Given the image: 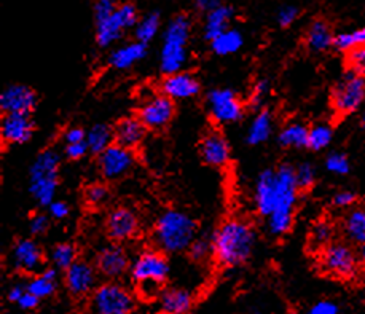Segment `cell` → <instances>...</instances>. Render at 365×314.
<instances>
[{
	"mask_svg": "<svg viewBox=\"0 0 365 314\" xmlns=\"http://www.w3.org/2000/svg\"><path fill=\"white\" fill-rule=\"evenodd\" d=\"M26 290L32 293V295H36L38 300L53 295L56 290V271L51 268L45 270L42 275L34 278L32 281L26 285Z\"/></svg>",
	"mask_w": 365,
	"mask_h": 314,
	"instance_id": "f546056e",
	"label": "cell"
},
{
	"mask_svg": "<svg viewBox=\"0 0 365 314\" xmlns=\"http://www.w3.org/2000/svg\"><path fill=\"white\" fill-rule=\"evenodd\" d=\"M334 36L332 31L326 21L322 19H316V21L309 26L307 34V45L309 50L313 51H324L329 46L334 45Z\"/></svg>",
	"mask_w": 365,
	"mask_h": 314,
	"instance_id": "d4e9b609",
	"label": "cell"
},
{
	"mask_svg": "<svg viewBox=\"0 0 365 314\" xmlns=\"http://www.w3.org/2000/svg\"><path fill=\"white\" fill-rule=\"evenodd\" d=\"M96 266L104 276L118 278L128 268V257L120 245H109L98 254Z\"/></svg>",
	"mask_w": 365,
	"mask_h": 314,
	"instance_id": "d6986e66",
	"label": "cell"
},
{
	"mask_svg": "<svg viewBox=\"0 0 365 314\" xmlns=\"http://www.w3.org/2000/svg\"><path fill=\"white\" fill-rule=\"evenodd\" d=\"M308 136H309V129L307 126L300 125V123H292L282 129L279 133V144L282 147H295V148H302V147H308Z\"/></svg>",
	"mask_w": 365,
	"mask_h": 314,
	"instance_id": "1f68e13d",
	"label": "cell"
},
{
	"mask_svg": "<svg viewBox=\"0 0 365 314\" xmlns=\"http://www.w3.org/2000/svg\"><path fill=\"white\" fill-rule=\"evenodd\" d=\"M207 104L217 123H233L242 115L241 101L232 90H212L207 94Z\"/></svg>",
	"mask_w": 365,
	"mask_h": 314,
	"instance_id": "9c48e42d",
	"label": "cell"
},
{
	"mask_svg": "<svg viewBox=\"0 0 365 314\" xmlns=\"http://www.w3.org/2000/svg\"><path fill=\"white\" fill-rule=\"evenodd\" d=\"M311 238H313V243L316 245L327 244L330 238H332V227H330V225L326 223V222H319L314 227Z\"/></svg>",
	"mask_w": 365,
	"mask_h": 314,
	"instance_id": "7bdbcfd3",
	"label": "cell"
},
{
	"mask_svg": "<svg viewBox=\"0 0 365 314\" xmlns=\"http://www.w3.org/2000/svg\"><path fill=\"white\" fill-rule=\"evenodd\" d=\"M190 26H192L190 18L184 15V13H182V15L174 16L173 21L169 23L168 29L165 32L163 42L185 46L188 36H190Z\"/></svg>",
	"mask_w": 365,
	"mask_h": 314,
	"instance_id": "83f0119b",
	"label": "cell"
},
{
	"mask_svg": "<svg viewBox=\"0 0 365 314\" xmlns=\"http://www.w3.org/2000/svg\"><path fill=\"white\" fill-rule=\"evenodd\" d=\"M272 128H273L272 113L268 111H262L254 118L251 128H249L247 142L251 146L262 144V142H265L269 138V134H272Z\"/></svg>",
	"mask_w": 365,
	"mask_h": 314,
	"instance_id": "f1b7e54d",
	"label": "cell"
},
{
	"mask_svg": "<svg viewBox=\"0 0 365 314\" xmlns=\"http://www.w3.org/2000/svg\"><path fill=\"white\" fill-rule=\"evenodd\" d=\"M299 13H300V10L297 9V6H292V5L282 6V9L278 11V23L282 27H287L295 21L297 16H299Z\"/></svg>",
	"mask_w": 365,
	"mask_h": 314,
	"instance_id": "bcb514c9",
	"label": "cell"
},
{
	"mask_svg": "<svg viewBox=\"0 0 365 314\" xmlns=\"http://www.w3.org/2000/svg\"><path fill=\"white\" fill-rule=\"evenodd\" d=\"M359 257H361V260L365 263V244L364 245H361V250H359Z\"/></svg>",
	"mask_w": 365,
	"mask_h": 314,
	"instance_id": "680465c9",
	"label": "cell"
},
{
	"mask_svg": "<svg viewBox=\"0 0 365 314\" xmlns=\"http://www.w3.org/2000/svg\"><path fill=\"white\" fill-rule=\"evenodd\" d=\"M125 31V26L121 24L120 18L117 15V10H115L113 15L110 18L106 19H98L96 21V40L99 46H106L112 45L115 40H118L121 37V34Z\"/></svg>",
	"mask_w": 365,
	"mask_h": 314,
	"instance_id": "cb8c5ba5",
	"label": "cell"
},
{
	"mask_svg": "<svg viewBox=\"0 0 365 314\" xmlns=\"http://www.w3.org/2000/svg\"><path fill=\"white\" fill-rule=\"evenodd\" d=\"M115 10H117V5H115L112 0H99V2L94 5V16H96V21L98 19L110 18Z\"/></svg>",
	"mask_w": 365,
	"mask_h": 314,
	"instance_id": "f6af8a7d",
	"label": "cell"
},
{
	"mask_svg": "<svg viewBox=\"0 0 365 314\" xmlns=\"http://www.w3.org/2000/svg\"><path fill=\"white\" fill-rule=\"evenodd\" d=\"M133 279L140 284L142 290L152 289L153 293L157 290L158 284L166 279L169 273V265L166 258L155 250H145L138 257L133 265Z\"/></svg>",
	"mask_w": 365,
	"mask_h": 314,
	"instance_id": "8992f818",
	"label": "cell"
},
{
	"mask_svg": "<svg viewBox=\"0 0 365 314\" xmlns=\"http://www.w3.org/2000/svg\"><path fill=\"white\" fill-rule=\"evenodd\" d=\"M51 258L58 268L69 270L76 263V248L72 244H59L53 249Z\"/></svg>",
	"mask_w": 365,
	"mask_h": 314,
	"instance_id": "74e56055",
	"label": "cell"
},
{
	"mask_svg": "<svg viewBox=\"0 0 365 314\" xmlns=\"http://www.w3.org/2000/svg\"><path fill=\"white\" fill-rule=\"evenodd\" d=\"M346 63L349 67V72L361 78H365V46H357V49L351 50L348 53Z\"/></svg>",
	"mask_w": 365,
	"mask_h": 314,
	"instance_id": "f35d334b",
	"label": "cell"
},
{
	"mask_svg": "<svg viewBox=\"0 0 365 314\" xmlns=\"http://www.w3.org/2000/svg\"><path fill=\"white\" fill-rule=\"evenodd\" d=\"M161 90L169 99H188L200 93V83L193 75L178 72L168 75L163 83H161Z\"/></svg>",
	"mask_w": 365,
	"mask_h": 314,
	"instance_id": "2e32d148",
	"label": "cell"
},
{
	"mask_svg": "<svg viewBox=\"0 0 365 314\" xmlns=\"http://www.w3.org/2000/svg\"><path fill=\"white\" fill-rule=\"evenodd\" d=\"M254 243V230L246 222L228 221L214 233L212 250L219 263L238 266L251 255Z\"/></svg>",
	"mask_w": 365,
	"mask_h": 314,
	"instance_id": "6da1fadb",
	"label": "cell"
},
{
	"mask_svg": "<svg viewBox=\"0 0 365 314\" xmlns=\"http://www.w3.org/2000/svg\"><path fill=\"white\" fill-rule=\"evenodd\" d=\"M50 214L55 218H64L67 214H69V206L63 201H55L50 206Z\"/></svg>",
	"mask_w": 365,
	"mask_h": 314,
	"instance_id": "11a10c76",
	"label": "cell"
},
{
	"mask_svg": "<svg viewBox=\"0 0 365 314\" xmlns=\"http://www.w3.org/2000/svg\"><path fill=\"white\" fill-rule=\"evenodd\" d=\"M326 168L334 174H348L349 161L343 153H330L326 160Z\"/></svg>",
	"mask_w": 365,
	"mask_h": 314,
	"instance_id": "60d3db41",
	"label": "cell"
},
{
	"mask_svg": "<svg viewBox=\"0 0 365 314\" xmlns=\"http://www.w3.org/2000/svg\"><path fill=\"white\" fill-rule=\"evenodd\" d=\"M197 223L179 211H166L161 214L155 227V240L168 252H179L190 248Z\"/></svg>",
	"mask_w": 365,
	"mask_h": 314,
	"instance_id": "3957f363",
	"label": "cell"
},
{
	"mask_svg": "<svg viewBox=\"0 0 365 314\" xmlns=\"http://www.w3.org/2000/svg\"><path fill=\"white\" fill-rule=\"evenodd\" d=\"M356 200V195L353 192H340L334 196V204L338 208H346L353 204Z\"/></svg>",
	"mask_w": 365,
	"mask_h": 314,
	"instance_id": "db71d44e",
	"label": "cell"
},
{
	"mask_svg": "<svg viewBox=\"0 0 365 314\" xmlns=\"http://www.w3.org/2000/svg\"><path fill=\"white\" fill-rule=\"evenodd\" d=\"M99 169L106 179H120L134 165V155L130 148L112 144L99 155Z\"/></svg>",
	"mask_w": 365,
	"mask_h": 314,
	"instance_id": "30bf717a",
	"label": "cell"
},
{
	"mask_svg": "<svg viewBox=\"0 0 365 314\" xmlns=\"http://www.w3.org/2000/svg\"><path fill=\"white\" fill-rule=\"evenodd\" d=\"M295 179H297V187L302 190H307L314 183L316 173L314 168L309 165V163H303L299 168L295 169Z\"/></svg>",
	"mask_w": 365,
	"mask_h": 314,
	"instance_id": "ab89813d",
	"label": "cell"
},
{
	"mask_svg": "<svg viewBox=\"0 0 365 314\" xmlns=\"http://www.w3.org/2000/svg\"><path fill=\"white\" fill-rule=\"evenodd\" d=\"M292 314H295V313H292Z\"/></svg>",
	"mask_w": 365,
	"mask_h": 314,
	"instance_id": "6125c7cd",
	"label": "cell"
},
{
	"mask_svg": "<svg viewBox=\"0 0 365 314\" xmlns=\"http://www.w3.org/2000/svg\"><path fill=\"white\" fill-rule=\"evenodd\" d=\"M193 305V297L190 292L171 289L161 293L160 308L163 314H187Z\"/></svg>",
	"mask_w": 365,
	"mask_h": 314,
	"instance_id": "7402d4cb",
	"label": "cell"
},
{
	"mask_svg": "<svg viewBox=\"0 0 365 314\" xmlns=\"http://www.w3.org/2000/svg\"><path fill=\"white\" fill-rule=\"evenodd\" d=\"M307 314H338V306L329 300H322L311 306Z\"/></svg>",
	"mask_w": 365,
	"mask_h": 314,
	"instance_id": "c3c4849f",
	"label": "cell"
},
{
	"mask_svg": "<svg viewBox=\"0 0 365 314\" xmlns=\"http://www.w3.org/2000/svg\"><path fill=\"white\" fill-rule=\"evenodd\" d=\"M185 46L163 42V49H161V71L165 74H178L182 69V66L185 64Z\"/></svg>",
	"mask_w": 365,
	"mask_h": 314,
	"instance_id": "484cf974",
	"label": "cell"
},
{
	"mask_svg": "<svg viewBox=\"0 0 365 314\" xmlns=\"http://www.w3.org/2000/svg\"><path fill=\"white\" fill-rule=\"evenodd\" d=\"M59 156L53 150L40 153L31 168V193L40 206H51L58 187Z\"/></svg>",
	"mask_w": 365,
	"mask_h": 314,
	"instance_id": "277c9868",
	"label": "cell"
},
{
	"mask_svg": "<svg viewBox=\"0 0 365 314\" xmlns=\"http://www.w3.org/2000/svg\"><path fill=\"white\" fill-rule=\"evenodd\" d=\"M361 125L365 128V111H364V113H362V117H361Z\"/></svg>",
	"mask_w": 365,
	"mask_h": 314,
	"instance_id": "91938a15",
	"label": "cell"
},
{
	"mask_svg": "<svg viewBox=\"0 0 365 314\" xmlns=\"http://www.w3.org/2000/svg\"><path fill=\"white\" fill-rule=\"evenodd\" d=\"M297 190H299V187H297L295 168L290 165H281L276 169L274 213L268 217V227L273 235L286 233L292 227Z\"/></svg>",
	"mask_w": 365,
	"mask_h": 314,
	"instance_id": "7a4b0ae2",
	"label": "cell"
},
{
	"mask_svg": "<svg viewBox=\"0 0 365 314\" xmlns=\"http://www.w3.org/2000/svg\"><path fill=\"white\" fill-rule=\"evenodd\" d=\"M160 29V15L157 11L148 13L147 16L140 19L136 26V31H134V36H136L139 44L147 45V42L155 37V34Z\"/></svg>",
	"mask_w": 365,
	"mask_h": 314,
	"instance_id": "e575fe53",
	"label": "cell"
},
{
	"mask_svg": "<svg viewBox=\"0 0 365 314\" xmlns=\"http://www.w3.org/2000/svg\"><path fill=\"white\" fill-rule=\"evenodd\" d=\"M66 284L72 295H86L96 284V273L90 263L78 260L66 271Z\"/></svg>",
	"mask_w": 365,
	"mask_h": 314,
	"instance_id": "9a60e30c",
	"label": "cell"
},
{
	"mask_svg": "<svg viewBox=\"0 0 365 314\" xmlns=\"http://www.w3.org/2000/svg\"><path fill=\"white\" fill-rule=\"evenodd\" d=\"M48 228V218L43 214L34 216L31 218V233L32 235H42Z\"/></svg>",
	"mask_w": 365,
	"mask_h": 314,
	"instance_id": "681fc988",
	"label": "cell"
},
{
	"mask_svg": "<svg viewBox=\"0 0 365 314\" xmlns=\"http://www.w3.org/2000/svg\"><path fill=\"white\" fill-rule=\"evenodd\" d=\"M88 144H86V141L85 142H80V144H71V146H67L66 147V155L69 156L71 160H78V158H82V156L88 152Z\"/></svg>",
	"mask_w": 365,
	"mask_h": 314,
	"instance_id": "816d5d0a",
	"label": "cell"
},
{
	"mask_svg": "<svg viewBox=\"0 0 365 314\" xmlns=\"http://www.w3.org/2000/svg\"><path fill=\"white\" fill-rule=\"evenodd\" d=\"M211 248L212 245L206 240H197L192 243V245L188 249H190V255L195 258V260H201V258H205L207 255V252L211 250Z\"/></svg>",
	"mask_w": 365,
	"mask_h": 314,
	"instance_id": "7dc6e473",
	"label": "cell"
},
{
	"mask_svg": "<svg viewBox=\"0 0 365 314\" xmlns=\"http://www.w3.org/2000/svg\"><path fill=\"white\" fill-rule=\"evenodd\" d=\"M322 268L329 275L336 278H353L357 270V258L354 252L344 244H332L327 245L326 250L322 252Z\"/></svg>",
	"mask_w": 365,
	"mask_h": 314,
	"instance_id": "ba28073f",
	"label": "cell"
},
{
	"mask_svg": "<svg viewBox=\"0 0 365 314\" xmlns=\"http://www.w3.org/2000/svg\"><path fill=\"white\" fill-rule=\"evenodd\" d=\"M138 227L139 222L136 214L126 208L115 209L107 217V233L115 241L130 240L136 235Z\"/></svg>",
	"mask_w": 365,
	"mask_h": 314,
	"instance_id": "4fadbf2b",
	"label": "cell"
},
{
	"mask_svg": "<svg viewBox=\"0 0 365 314\" xmlns=\"http://www.w3.org/2000/svg\"><path fill=\"white\" fill-rule=\"evenodd\" d=\"M134 298L123 285L107 283L93 292L90 300L91 314H131Z\"/></svg>",
	"mask_w": 365,
	"mask_h": 314,
	"instance_id": "5b68a950",
	"label": "cell"
},
{
	"mask_svg": "<svg viewBox=\"0 0 365 314\" xmlns=\"http://www.w3.org/2000/svg\"><path fill=\"white\" fill-rule=\"evenodd\" d=\"M334 46L340 51H351L357 49V46H365V27L357 29L354 32L340 34L334 39Z\"/></svg>",
	"mask_w": 365,
	"mask_h": 314,
	"instance_id": "d590c367",
	"label": "cell"
},
{
	"mask_svg": "<svg viewBox=\"0 0 365 314\" xmlns=\"http://www.w3.org/2000/svg\"><path fill=\"white\" fill-rule=\"evenodd\" d=\"M34 125L29 115L10 113L2 121V139L9 144H23L31 139Z\"/></svg>",
	"mask_w": 365,
	"mask_h": 314,
	"instance_id": "ac0fdd59",
	"label": "cell"
},
{
	"mask_svg": "<svg viewBox=\"0 0 365 314\" xmlns=\"http://www.w3.org/2000/svg\"><path fill=\"white\" fill-rule=\"evenodd\" d=\"M147 49L144 44H130L126 46H121V49L115 50L110 54L109 63L117 67V69H126V67H131L133 64H136L138 61H140L142 58L145 56Z\"/></svg>",
	"mask_w": 365,
	"mask_h": 314,
	"instance_id": "4316f807",
	"label": "cell"
},
{
	"mask_svg": "<svg viewBox=\"0 0 365 314\" xmlns=\"http://www.w3.org/2000/svg\"><path fill=\"white\" fill-rule=\"evenodd\" d=\"M330 141H332V129L327 125H317L309 129L308 147L311 150L326 148L330 144Z\"/></svg>",
	"mask_w": 365,
	"mask_h": 314,
	"instance_id": "8d00e7d4",
	"label": "cell"
},
{
	"mask_svg": "<svg viewBox=\"0 0 365 314\" xmlns=\"http://www.w3.org/2000/svg\"><path fill=\"white\" fill-rule=\"evenodd\" d=\"M37 104V94L26 85H11L0 94V108L5 115H29Z\"/></svg>",
	"mask_w": 365,
	"mask_h": 314,
	"instance_id": "7c38bea8",
	"label": "cell"
},
{
	"mask_svg": "<svg viewBox=\"0 0 365 314\" xmlns=\"http://www.w3.org/2000/svg\"><path fill=\"white\" fill-rule=\"evenodd\" d=\"M85 198L88 204H91V206H99V204H103L107 198H109V190H107L106 186L94 183V186L86 188Z\"/></svg>",
	"mask_w": 365,
	"mask_h": 314,
	"instance_id": "b9f144b4",
	"label": "cell"
},
{
	"mask_svg": "<svg viewBox=\"0 0 365 314\" xmlns=\"http://www.w3.org/2000/svg\"><path fill=\"white\" fill-rule=\"evenodd\" d=\"M174 117V102L165 94L152 96L142 104L139 111V120L145 128L163 129Z\"/></svg>",
	"mask_w": 365,
	"mask_h": 314,
	"instance_id": "8fae6325",
	"label": "cell"
},
{
	"mask_svg": "<svg viewBox=\"0 0 365 314\" xmlns=\"http://www.w3.org/2000/svg\"><path fill=\"white\" fill-rule=\"evenodd\" d=\"M145 126L139 118L121 120L113 131V139L118 146L125 148L138 147L145 138Z\"/></svg>",
	"mask_w": 365,
	"mask_h": 314,
	"instance_id": "44dd1931",
	"label": "cell"
},
{
	"mask_svg": "<svg viewBox=\"0 0 365 314\" xmlns=\"http://www.w3.org/2000/svg\"><path fill=\"white\" fill-rule=\"evenodd\" d=\"M344 231L351 241L365 244V209H354L344 218Z\"/></svg>",
	"mask_w": 365,
	"mask_h": 314,
	"instance_id": "d6a6232c",
	"label": "cell"
},
{
	"mask_svg": "<svg viewBox=\"0 0 365 314\" xmlns=\"http://www.w3.org/2000/svg\"><path fill=\"white\" fill-rule=\"evenodd\" d=\"M76 314H82V313H76Z\"/></svg>",
	"mask_w": 365,
	"mask_h": 314,
	"instance_id": "94428289",
	"label": "cell"
},
{
	"mask_svg": "<svg viewBox=\"0 0 365 314\" xmlns=\"http://www.w3.org/2000/svg\"><path fill=\"white\" fill-rule=\"evenodd\" d=\"M13 262L23 271H37L42 266V250L32 240H19L13 248Z\"/></svg>",
	"mask_w": 365,
	"mask_h": 314,
	"instance_id": "ffe728a7",
	"label": "cell"
},
{
	"mask_svg": "<svg viewBox=\"0 0 365 314\" xmlns=\"http://www.w3.org/2000/svg\"><path fill=\"white\" fill-rule=\"evenodd\" d=\"M113 139V131L107 125H94L86 133V144L90 152L101 155L106 148H109Z\"/></svg>",
	"mask_w": 365,
	"mask_h": 314,
	"instance_id": "4dcf8cb0",
	"label": "cell"
},
{
	"mask_svg": "<svg viewBox=\"0 0 365 314\" xmlns=\"http://www.w3.org/2000/svg\"><path fill=\"white\" fill-rule=\"evenodd\" d=\"M268 91H269V85L267 80H259L254 86L252 90V96H251V104L254 107H259L262 106V102L265 101V98L268 96Z\"/></svg>",
	"mask_w": 365,
	"mask_h": 314,
	"instance_id": "ee69618b",
	"label": "cell"
},
{
	"mask_svg": "<svg viewBox=\"0 0 365 314\" xmlns=\"http://www.w3.org/2000/svg\"><path fill=\"white\" fill-rule=\"evenodd\" d=\"M26 293V289H23L21 285H15V288H11V290L9 292V300L10 302H19V298H21Z\"/></svg>",
	"mask_w": 365,
	"mask_h": 314,
	"instance_id": "6f0895ef",
	"label": "cell"
},
{
	"mask_svg": "<svg viewBox=\"0 0 365 314\" xmlns=\"http://www.w3.org/2000/svg\"><path fill=\"white\" fill-rule=\"evenodd\" d=\"M222 4L220 2H217V0H198L197 2V6L200 10H205V11H207V13H211L212 10H215V9H219Z\"/></svg>",
	"mask_w": 365,
	"mask_h": 314,
	"instance_id": "9f6ffc18",
	"label": "cell"
},
{
	"mask_svg": "<svg viewBox=\"0 0 365 314\" xmlns=\"http://www.w3.org/2000/svg\"><path fill=\"white\" fill-rule=\"evenodd\" d=\"M233 16V9L227 5H220L219 9L207 13L206 24H205V37L207 40L217 39L222 34L228 31V23Z\"/></svg>",
	"mask_w": 365,
	"mask_h": 314,
	"instance_id": "603a6c76",
	"label": "cell"
},
{
	"mask_svg": "<svg viewBox=\"0 0 365 314\" xmlns=\"http://www.w3.org/2000/svg\"><path fill=\"white\" fill-rule=\"evenodd\" d=\"M255 204L259 213L269 217L276 206V169H265L257 179Z\"/></svg>",
	"mask_w": 365,
	"mask_h": 314,
	"instance_id": "5bb4252c",
	"label": "cell"
},
{
	"mask_svg": "<svg viewBox=\"0 0 365 314\" xmlns=\"http://www.w3.org/2000/svg\"><path fill=\"white\" fill-rule=\"evenodd\" d=\"M242 46V36L240 31L228 29L227 32L222 34L217 39H214L211 42V49L214 53L225 56V54L236 53Z\"/></svg>",
	"mask_w": 365,
	"mask_h": 314,
	"instance_id": "836d02e7",
	"label": "cell"
},
{
	"mask_svg": "<svg viewBox=\"0 0 365 314\" xmlns=\"http://www.w3.org/2000/svg\"><path fill=\"white\" fill-rule=\"evenodd\" d=\"M64 139L67 142V146L80 144V142L86 141V134H85L82 128H71V129H67V131H66Z\"/></svg>",
	"mask_w": 365,
	"mask_h": 314,
	"instance_id": "f907efd6",
	"label": "cell"
},
{
	"mask_svg": "<svg viewBox=\"0 0 365 314\" xmlns=\"http://www.w3.org/2000/svg\"><path fill=\"white\" fill-rule=\"evenodd\" d=\"M201 156L207 165L222 168L230 158V147L227 139L217 131H211L201 141Z\"/></svg>",
	"mask_w": 365,
	"mask_h": 314,
	"instance_id": "e0dca14e",
	"label": "cell"
},
{
	"mask_svg": "<svg viewBox=\"0 0 365 314\" xmlns=\"http://www.w3.org/2000/svg\"><path fill=\"white\" fill-rule=\"evenodd\" d=\"M365 99V78L357 77L353 72L343 75L332 91V106L336 113H353L362 106Z\"/></svg>",
	"mask_w": 365,
	"mask_h": 314,
	"instance_id": "52a82bcc",
	"label": "cell"
},
{
	"mask_svg": "<svg viewBox=\"0 0 365 314\" xmlns=\"http://www.w3.org/2000/svg\"><path fill=\"white\" fill-rule=\"evenodd\" d=\"M38 302H40V300H38L36 295H32V293H29L28 290H26L24 295H23L21 298H19L18 305H19V308H21V310L31 311V310H34V308H37Z\"/></svg>",
	"mask_w": 365,
	"mask_h": 314,
	"instance_id": "f5cc1de1",
	"label": "cell"
}]
</instances>
